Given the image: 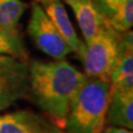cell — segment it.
Wrapping results in <instances>:
<instances>
[{"label": "cell", "mask_w": 133, "mask_h": 133, "mask_svg": "<svg viewBox=\"0 0 133 133\" xmlns=\"http://www.w3.org/2000/svg\"><path fill=\"white\" fill-rule=\"evenodd\" d=\"M0 55L28 59V50L24 45L19 29L0 28Z\"/></svg>", "instance_id": "8fae6325"}, {"label": "cell", "mask_w": 133, "mask_h": 133, "mask_svg": "<svg viewBox=\"0 0 133 133\" xmlns=\"http://www.w3.org/2000/svg\"><path fill=\"white\" fill-rule=\"evenodd\" d=\"M100 15L105 20L110 19L125 0H91Z\"/></svg>", "instance_id": "5bb4252c"}, {"label": "cell", "mask_w": 133, "mask_h": 133, "mask_svg": "<svg viewBox=\"0 0 133 133\" xmlns=\"http://www.w3.org/2000/svg\"><path fill=\"white\" fill-rule=\"evenodd\" d=\"M87 79L64 59L29 61L27 97L55 125L63 130L74 97Z\"/></svg>", "instance_id": "6da1fadb"}, {"label": "cell", "mask_w": 133, "mask_h": 133, "mask_svg": "<svg viewBox=\"0 0 133 133\" xmlns=\"http://www.w3.org/2000/svg\"><path fill=\"white\" fill-rule=\"evenodd\" d=\"M29 60L0 55V111L27 97Z\"/></svg>", "instance_id": "277c9868"}, {"label": "cell", "mask_w": 133, "mask_h": 133, "mask_svg": "<svg viewBox=\"0 0 133 133\" xmlns=\"http://www.w3.org/2000/svg\"><path fill=\"white\" fill-rule=\"evenodd\" d=\"M121 38L122 33L107 22L91 42L83 44L77 56L87 77L109 82L111 70L122 50Z\"/></svg>", "instance_id": "3957f363"}, {"label": "cell", "mask_w": 133, "mask_h": 133, "mask_svg": "<svg viewBox=\"0 0 133 133\" xmlns=\"http://www.w3.org/2000/svg\"><path fill=\"white\" fill-rule=\"evenodd\" d=\"M108 127L133 129V91H111L105 114Z\"/></svg>", "instance_id": "ba28073f"}, {"label": "cell", "mask_w": 133, "mask_h": 133, "mask_svg": "<svg viewBox=\"0 0 133 133\" xmlns=\"http://www.w3.org/2000/svg\"><path fill=\"white\" fill-rule=\"evenodd\" d=\"M68 5L71 7L81 29L84 43L91 42L107 23L105 18L100 15L91 0H73Z\"/></svg>", "instance_id": "9c48e42d"}, {"label": "cell", "mask_w": 133, "mask_h": 133, "mask_svg": "<svg viewBox=\"0 0 133 133\" xmlns=\"http://www.w3.org/2000/svg\"><path fill=\"white\" fill-rule=\"evenodd\" d=\"M28 32L37 47L55 60L64 59L71 52L55 24L38 2H33L31 6Z\"/></svg>", "instance_id": "5b68a950"}, {"label": "cell", "mask_w": 133, "mask_h": 133, "mask_svg": "<svg viewBox=\"0 0 133 133\" xmlns=\"http://www.w3.org/2000/svg\"><path fill=\"white\" fill-rule=\"evenodd\" d=\"M107 22L118 32L122 33L131 30L133 24V0H125Z\"/></svg>", "instance_id": "4fadbf2b"}, {"label": "cell", "mask_w": 133, "mask_h": 133, "mask_svg": "<svg viewBox=\"0 0 133 133\" xmlns=\"http://www.w3.org/2000/svg\"><path fill=\"white\" fill-rule=\"evenodd\" d=\"M0 133H64L45 115L17 110L0 115Z\"/></svg>", "instance_id": "8992f818"}, {"label": "cell", "mask_w": 133, "mask_h": 133, "mask_svg": "<svg viewBox=\"0 0 133 133\" xmlns=\"http://www.w3.org/2000/svg\"><path fill=\"white\" fill-rule=\"evenodd\" d=\"M41 7L43 8L44 12L50 18L52 23L55 24L57 30L59 31L61 38L64 40L66 45L70 48L71 52H76L77 55L80 52L84 42H82L78 37L73 24L69 19V16L64 9V6L61 1H52L42 3Z\"/></svg>", "instance_id": "30bf717a"}, {"label": "cell", "mask_w": 133, "mask_h": 133, "mask_svg": "<svg viewBox=\"0 0 133 133\" xmlns=\"http://www.w3.org/2000/svg\"><path fill=\"white\" fill-rule=\"evenodd\" d=\"M102 133H133L132 130H128L124 128H118V127H107L104 128Z\"/></svg>", "instance_id": "9a60e30c"}, {"label": "cell", "mask_w": 133, "mask_h": 133, "mask_svg": "<svg viewBox=\"0 0 133 133\" xmlns=\"http://www.w3.org/2000/svg\"><path fill=\"white\" fill-rule=\"evenodd\" d=\"M122 50L111 70V91H133V33L122 32Z\"/></svg>", "instance_id": "52a82bcc"}, {"label": "cell", "mask_w": 133, "mask_h": 133, "mask_svg": "<svg viewBox=\"0 0 133 133\" xmlns=\"http://www.w3.org/2000/svg\"><path fill=\"white\" fill-rule=\"evenodd\" d=\"M52 1H61V2L63 1V2L69 3V2L73 1V0H36V2L40 3V5H42V3H47V2H52Z\"/></svg>", "instance_id": "2e32d148"}, {"label": "cell", "mask_w": 133, "mask_h": 133, "mask_svg": "<svg viewBox=\"0 0 133 133\" xmlns=\"http://www.w3.org/2000/svg\"><path fill=\"white\" fill-rule=\"evenodd\" d=\"M110 97V82L87 77L69 109L64 133H102Z\"/></svg>", "instance_id": "7a4b0ae2"}, {"label": "cell", "mask_w": 133, "mask_h": 133, "mask_svg": "<svg viewBox=\"0 0 133 133\" xmlns=\"http://www.w3.org/2000/svg\"><path fill=\"white\" fill-rule=\"evenodd\" d=\"M26 9L27 5L22 0H0V28L18 29Z\"/></svg>", "instance_id": "7c38bea8"}]
</instances>
